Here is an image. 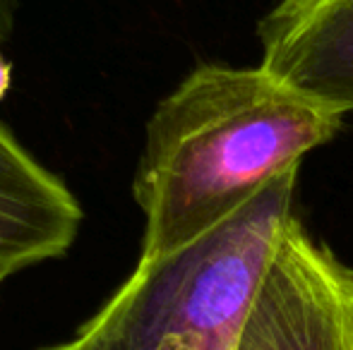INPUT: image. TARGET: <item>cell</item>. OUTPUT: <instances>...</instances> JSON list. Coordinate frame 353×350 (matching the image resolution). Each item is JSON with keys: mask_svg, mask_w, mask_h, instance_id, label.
<instances>
[{"mask_svg": "<svg viewBox=\"0 0 353 350\" xmlns=\"http://www.w3.org/2000/svg\"><path fill=\"white\" fill-rule=\"evenodd\" d=\"M341 120L260 65L195 67L147 122L132 180L144 216L140 257L181 248L236 214L334 140Z\"/></svg>", "mask_w": 353, "mask_h": 350, "instance_id": "cell-1", "label": "cell"}, {"mask_svg": "<svg viewBox=\"0 0 353 350\" xmlns=\"http://www.w3.org/2000/svg\"><path fill=\"white\" fill-rule=\"evenodd\" d=\"M298 171L190 243L140 257L77 331L82 350H238L293 214Z\"/></svg>", "mask_w": 353, "mask_h": 350, "instance_id": "cell-2", "label": "cell"}, {"mask_svg": "<svg viewBox=\"0 0 353 350\" xmlns=\"http://www.w3.org/2000/svg\"><path fill=\"white\" fill-rule=\"evenodd\" d=\"M238 350H353V266L298 216L281 238Z\"/></svg>", "mask_w": 353, "mask_h": 350, "instance_id": "cell-3", "label": "cell"}, {"mask_svg": "<svg viewBox=\"0 0 353 350\" xmlns=\"http://www.w3.org/2000/svg\"><path fill=\"white\" fill-rule=\"evenodd\" d=\"M257 36L260 67L339 116L353 113V0H276Z\"/></svg>", "mask_w": 353, "mask_h": 350, "instance_id": "cell-4", "label": "cell"}, {"mask_svg": "<svg viewBox=\"0 0 353 350\" xmlns=\"http://www.w3.org/2000/svg\"><path fill=\"white\" fill-rule=\"evenodd\" d=\"M77 197L0 125V281L72 248Z\"/></svg>", "mask_w": 353, "mask_h": 350, "instance_id": "cell-5", "label": "cell"}, {"mask_svg": "<svg viewBox=\"0 0 353 350\" xmlns=\"http://www.w3.org/2000/svg\"><path fill=\"white\" fill-rule=\"evenodd\" d=\"M12 27V0H0V41Z\"/></svg>", "mask_w": 353, "mask_h": 350, "instance_id": "cell-6", "label": "cell"}, {"mask_svg": "<svg viewBox=\"0 0 353 350\" xmlns=\"http://www.w3.org/2000/svg\"><path fill=\"white\" fill-rule=\"evenodd\" d=\"M8 87H10V63L5 61L3 53H0V98L5 96Z\"/></svg>", "mask_w": 353, "mask_h": 350, "instance_id": "cell-7", "label": "cell"}, {"mask_svg": "<svg viewBox=\"0 0 353 350\" xmlns=\"http://www.w3.org/2000/svg\"><path fill=\"white\" fill-rule=\"evenodd\" d=\"M41 350H82L77 346V341H68V343H61V346H51V348H41Z\"/></svg>", "mask_w": 353, "mask_h": 350, "instance_id": "cell-8", "label": "cell"}, {"mask_svg": "<svg viewBox=\"0 0 353 350\" xmlns=\"http://www.w3.org/2000/svg\"><path fill=\"white\" fill-rule=\"evenodd\" d=\"M0 283H3V281H0Z\"/></svg>", "mask_w": 353, "mask_h": 350, "instance_id": "cell-9", "label": "cell"}]
</instances>
